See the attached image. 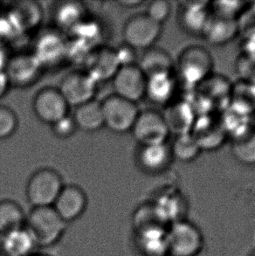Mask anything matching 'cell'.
I'll list each match as a JSON object with an SVG mask.
<instances>
[{
    "label": "cell",
    "mask_w": 255,
    "mask_h": 256,
    "mask_svg": "<svg viewBox=\"0 0 255 256\" xmlns=\"http://www.w3.org/2000/svg\"><path fill=\"white\" fill-rule=\"evenodd\" d=\"M168 246L170 256H198L204 239L201 230L186 218L168 226Z\"/></svg>",
    "instance_id": "obj_4"
},
{
    "label": "cell",
    "mask_w": 255,
    "mask_h": 256,
    "mask_svg": "<svg viewBox=\"0 0 255 256\" xmlns=\"http://www.w3.org/2000/svg\"><path fill=\"white\" fill-rule=\"evenodd\" d=\"M232 153L240 163L255 166V128L248 134L232 140Z\"/></svg>",
    "instance_id": "obj_29"
},
{
    "label": "cell",
    "mask_w": 255,
    "mask_h": 256,
    "mask_svg": "<svg viewBox=\"0 0 255 256\" xmlns=\"http://www.w3.org/2000/svg\"><path fill=\"white\" fill-rule=\"evenodd\" d=\"M40 63L32 56H18L7 63L4 73L10 85L28 86L38 78Z\"/></svg>",
    "instance_id": "obj_15"
},
{
    "label": "cell",
    "mask_w": 255,
    "mask_h": 256,
    "mask_svg": "<svg viewBox=\"0 0 255 256\" xmlns=\"http://www.w3.org/2000/svg\"><path fill=\"white\" fill-rule=\"evenodd\" d=\"M112 79L116 96L134 104L145 97L147 77L136 64L121 66Z\"/></svg>",
    "instance_id": "obj_8"
},
{
    "label": "cell",
    "mask_w": 255,
    "mask_h": 256,
    "mask_svg": "<svg viewBox=\"0 0 255 256\" xmlns=\"http://www.w3.org/2000/svg\"><path fill=\"white\" fill-rule=\"evenodd\" d=\"M133 242L140 256H170L166 226H150L134 230Z\"/></svg>",
    "instance_id": "obj_10"
},
{
    "label": "cell",
    "mask_w": 255,
    "mask_h": 256,
    "mask_svg": "<svg viewBox=\"0 0 255 256\" xmlns=\"http://www.w3.org/2000/svg\"><path fill=\"white\" fill-rule=\"evenodd\" d=\"M0 256H3V254H0Z\"/></svg>",
    "instance_id": "obj_38"
},
{
    "label": "cell",
    "mask_w": 255,
    "mask_h": 256,
    "mask_svg": "<svg viewBox=\"0 0 255 256\" xmlns=\"http://www.w3.org/2000/svg\"><path fill=\"white\" fill-rule=\"evenodd\" d=\"M198 99L203 100L206 107H224V102L229 104L232 85L228 84L223 77L210 76L198 86Z\"/></svg>",
    "instance_id": "obj_19"
},
{
    "label": "cell",
    "mask_w": 255,
    "mask_h": 256,
    "mask_svg": "<svg viewBox=\"0 0 255 256\" xmlns=\"http://www.w3.org/2000/svg\"><path fill=\"white\" fill-rule=\"evenodd\" d=\"M104 126L111 132L122 134L131 132L140 110L138 105L116 94L102 102Z\"/></svg>",
    "instance_id": "obj_5"
},
{
    "label": "cell",
    "mask_w": 255,
    "mask_h": 256,
    "mask_svg": "<svg viewBox=\"0 0 255 256\" xmlns=\"http://www.w3.org/2000/svg\"><path fill=\"white\" fill-rule=\"evenodd\" d=\"M88 197L80 187L64 186L52 206L60 217L68 225L82 217L88 208Z\"/></svg>",
    "instance_id": "obj_13"
},
{
    "label": "cell",
    "mask_w": 255,
    "mask_h": 256,
    "mask_svg": "<svg viewBox=\"0 0 255 256\" xmlns=\"http://www.w3.org/2000/svg\"><path fill=\"white\" fill-rule=\"evenodd\" d=\"M201 150H214L220 148L228 138L220 118L214 114L196 116L190 132Z\"/></svg>",
    "instance_id": "obj_12"
},
{
    "label": "cell",
    "mask_w": 255,
    "mask_h": 256,
    "mask_svg": "<svg viewBox=\"0 0 255 256\" xmlns=\"http://www.w3.org/2000/svg\"><path fill=\"white\" fill-rule=\"evenodd\" d=\"M34 111L37 118L52 125L68 114L69 105L59 90L45 88L40 90L34 99Z\"/></svg>",
    "instance_id": "obj_11"
},
{
    "label": "cell",
    "mask_w": 255,
    "mask_h": 256,
    "mask_svg": "<svg viewBox=\"0 0 255 256\" xmlns=\"http://www.w3.org/2000/svg\"><path fill=\"white\" fill-rule=\"evenodd\" d=\"M119 68L120 65L116 52L110 49H104L94 56L90 64V70L86 73L97 82V80L113 78Z\"/></svg>",
    "instance_id": "obj_26"
},
{
    "label": "cell",
    "mask_w": 255,
    "mask_h": 256,
    "mask_svg": "<svg viewBox=\"0 0 255 256\" xmlns=\"http://www.w3.org/2000/svg\"><path fill=\"white\" fill-rule=\"evenodd\" d=\"M18 128V118L15 112L6 106L0 105V140L14 135Z\"/></svg>",
    "instance_id": "obj_31"
},
{
    "label": "cell",
    "mask_w": 255,
    "mask_h": 256,
    "mask_svg": "<svg viewBox=\"0 0 255 256\" xmlns=\"http://www.w3.org/2000/svg\"><path fill=\"white\" fill-rule=\"evenodd\" d=\"M206 2L183 3L180 12L182 28L192 34H203L210 14H208Z\"/></svg>",
    "instance_id": "obj_23"
},
{
    "label": "cell",
    "mask_w": 255,
    "mask_h": 256,
    "mask_svg": "<svg viewBox=\"0 0 255 256\" xmlns=\"http://www.w3.org/2000/svg\"><path fill=\"white\" fill-rule=\"evenodd\" d=\"M26 222V214L17 202L0 201V236L24 228Z\"/></svg>",
    "instance_id": "obj_27"
},
{
    "label": "cell",
    "mask_w": 255,
    "mask_h": 256,
    "mask_svg": "<svg viewBox=\"0 0 255 256\" xmlns=\"http://www.w3.org/2000/svg\"><path fill=\"white\" fill-rule=\"evenodd\" d=\"M32 256H52L51 254H49L46 253H40V252H37V253H35Z\"/></svg>",
    "instance_id": "obj_37"
},
{
    "label": "cell",
    "mask_w": 255,
    "mask_h": 256,
    "mask_svg": "<svg viewBox=\"0 0 255 256\" xmlns=\"http://www.w3.org/2000/svg\"><path fill=\"white\" fill-rule=\"evenodd\" d=\"M238 32L236 18L214 14L210 15L202 35L210 44L221 46L232 40Z\"/></svg>",
    "instance_id": "obj_18"
},
{
    "label": "cell",
    "mask_w": 255,
    "mask_h": 256,
    "mask_svg": "<svg viewBox=\"0 0 255 256\" xmlns=\"http://www.w3.org/2000/svg\"><path fill=\"white\" fill-rule=\"evenodd\" d=\"M64 186L59 173L50 168H43L28 180L26 198L32 208L52 206Z\"/></svg>",
    "instance_id": "obj_2"
},
{
    "label": "cell",
    "mask_w": 255,
    "mask_h": 256,
    "mask_svg": "<svg viewBox=\"0 0 255 256\" xmlns=\"http://www.w3.org/2000/svg\"><path fill=\"white\" fill-rule=\"evenodd\" d=\"M119 4L122 6L127 7V8H134V7L140 6L142 4V1H120Z\"/></svg>",
    "instance_id": "obj_36"
},
{
    "label": "cell",
    "mask_w": 255,
    "mask_h": 256,
    "mask_svg": "<svg viewBox=\"0 0 255 256\" xmlns=\"http://www.w3.org/2000/svg\"><path fill=\"white\" fill-rule=\"evenodd\" d=\"M146 77L159 74H172L175 64L169 52L160 48L146 49L138 65Z\"/></svg>",
    "instance_id": "obj_22"
},
{
    "label": "cell",
    "mask_w": 255,
    "mask_h": 256,
    "mask_svg": "<svg viewBox=\"0 0 255 256\" xmlns=\"http://www.w3.org/2000/svg\"><path fill=\"white\" fill-rule=\"evenodd\" d=\"M68 226L52 206L32 208L26 214V228L38 250L57 245L65 236Z\"/></svg>",
    "instance_id": "obj_1"
},
{
    "label": "cell",
    "mask_w": 255,
    "mask_h": 256,
    "mask_svg": "<svg viewBox=\"0 0 255 256\" xmlns=\"http://www.w3.org/2000/svg\"><path fill=\"white\" fill-rule=\"evenodd\" d=\"M170 148L166 144L141 146L138 163L145 172L158 174L167 170L172 160Z\"/></svg>",
    "instance_id": "obj_20"
},
{
    "label": "cell",
    "mask_w": 255,
    "mask_h": 256,
    "mask_svg": "<svg viewBox=\"0 0 255 256\" xmlns=\"http://www.w3.org/2000/svg\"><path fill=\"white\" fill-rule=\"evenodd\" d=\"M96 84L86 72L74 71L63 78L59 90L69 106L78 107L94 100Z\"/></svg>",
    "instance_id": "obj_9"
},
{
    "label": "cell",
    "mask_w": 255,
    "mask_h": 256,
    "mask_svg": "<svg viewBox=\"0 0 255 256\" xmlns=\"http://www.w3.org/2000/svg\"><path fill=\"white\" fill-rule=\"evenodd\" d=\"M162 114L170 133L176 136L190 133L196 118L193 105L184 100L172 102L166 106V111Z\"/></svg>",
    "instance_id": "obj_14"
},
{
    "label": "cell",
    "mask_w": 255,
    "mask_h": 256,
    "mask_svg": "<svg viewBox=\"0 0 255 256\" xmlns=\"http://www.w3.org/2000/svg\"><path fill=\"white\" fill-rule=\"evenodd\" d=\"M9 86H10V84H9L6 74L4 70H0V98L6 94Z\"/></svg>",
    "instance_id": "obj_35"
},
{
    "label": "cell",
    "mask_w": 255,
    "mask_h": 256,
    "mask_svg": "<svg viewBox=\"0 0 255 256\" xmlns=\"http://www.w3.org/2000/svg\"><path fill=\"white\" fill-rule=\"evenodd\" d=\"M172 14V4L166 0H156L150 3L146 14L156 23L162 24Z\"/></svg>",
    "instance_id": "obj_32"
},
{
    "label": "cell",
    "mask_w": 255,
    "mask_h": 256,
    "mask_svg": "<svg viewBox=\"0 0 255 256\" xmlns=\"http://www.w3.org/2000/svg\"><path fill=\"white\" fill-rule=\"evenodd\" d=\"M72 116L76 127L83 132H97L104 126L102 102L98 100H91L76 107Z\"/></svg>",
    "instance_id": "obj_24"
},
{
    "label": "cell",
    "mask_w": 255,
    "mask_h": 256,
    "mask_svg": "<svg viewBox=\"0 0 255 256\" xmlns=\"http://www.w3.org/2000/svg\"><path fill=\"white\" fill-rule=\"evenodd\" d=\"M176 68L186 84L196 86L212 74L214 60L203 46H190L180 54Z\"/></svg>",
    "instance_id": "obj_3"
},
{
    "label": "cell",
    "mask_w": 255,
    "mask_h": 256,
    "mask_svg": "<svg viewBox=\"0 0 255 256\" xmlns=\"http://www.w3.org/2000/svg\"><path fill=\"white\" fill-rule=\"evenodd\" d=\"M131 132L141 146L166 144L170 134L162 113L153 110L139 112Z\"/></svg>",
    "instance_id": "obj_6"
},
{
    "label": "cell",
    "mask_w": 255,
    "mask_h": 256,
    "mask_svg": "<svg viewBox=\"0 0 255 256\" xmlns=\"http://www.w3.org/2000/svg\"><path fill=\"white\" fill-rule=\"evenodd\" d=\"M114 52H116V56L118 58L120 68L121 66H130V65L136 64V62L138 59L136 50L127 45V44L121 46Z\"/></svg>",
    "instance_id": "obj_34"
},
{
    "label": "cell",
    "mask_w": 255,
    "mask_h": 256,
    "mask_svg": "<svg viewBox=\"0 0 255 256\" xmlns=\"http://www.w3.org/2000/svg\"><path fill=\"white\" fill-rule=\"evenodd\" d=\"M38 246L26 226L0 236V254L4 256H32Z\"/></svg>",
    "instance_id": "obj_16"
},
{
    "label": "cell",
    "mask_w": 255,
    "mask_h": 256,
    "mask_svg": "<svg viewBox=\"0 0 255 256\" xmlns=\"http://www.w3.org/2000/svg\"><path fill=\"white\" fill-rule=\"evenodd\" d=\"M12 18L22 29H31L40 20V10L32 2H22L14 8Z\"/></svg>",
    "instance_id": "obj_30"
},
{
    "label": "cell",
    "mask_w": 255,
    "mask_h": 256,
    "mask_svg": "<svg viewBox=\"0 0 255 256\" xmlns=\"http://www.w3.org/2000/svg\"><path fill=\"white\" fill-rule=\"evenodd\" d=\"M170 148L173 158L184 163L196 160L202 152L190 133L176 136V139Z\"/></svg>",
    "instance_id": "obj_28"
},
{
    "label": "cell",
    "mask_w": 255,
    "mask_h": 256,
    "mask_svg": "<svg viewBox=\"0 0 255 256\" xmlns=\"http://www.w3.org/2000/svg\"><path fill=\"white\" fill-rule=\"evenodd\" d=\"M76 122L72 116H66L65 118H62L60 120L56 122V124L52 125V130L54 134L59 138H68L72 136L76 130Z\"/></svg>",
    "instance_id": "obj_33"
},
{
    "label": "cell",
    "mask_w": 255,
    "mask_h": 256,
    "mask_svg": "<svg viewBox=\"0 0 255 256\" xmlns=\"http://www.w3.org/2000/svg\"><path fill=\"white\" fill-rule=\"evenodd\" d=\"M229 107L244 114L255 113V84L242 80L232 85Z\"/></svg>",
    "instance_id": "obj_25"
},
{
    "label": "cell",
    "mask_w": 255,
    "mask_h": 256,
    "mask_svg": "<svg viewBox=\"0 0 255 256\" xmlns=\"http://www.w3.org/2000/svg\"><path fill=\"white\" fill-rule=\"evenodd\" d=\"M162 32V24L156 23L146 14H138L126 22L124 28L125 44L138 49L150 48Z\"/></svg>",
    "instance_id": "obj_7"
},
{
    "label": "cell",
    "mask_w": 255,
    "mask_h": 256,
    "mask_svg": "<svg viewBox=\"0 0 255 256\" xmlns=\"http://www.w3.org/2000/svg\"><path fill=\"white\" fill-rule=\"evenodd\" d=\"M176 86L173 73L159 74L147 77L145 97L153 104L166 107L173 102Z\"/></svg>",
    "instance_id": "obj_21"
},
{
    "label": "cell",
    "mask_w": 255,
    "mask_h": 256,
    "mask_svg": "<svg viewBox=\"0 0 255 256\" xmlns=\"http://www.w3.org/2000/svg\"><path fill=\"white\" fill-rule=\"evenodd\" d=\"M160 220L169 226L175 222L186 220L187 204L183 196L176 192H166L152 201Z\"/></svg>",
    "instance_id": "obj_17"
}]
</instances>
